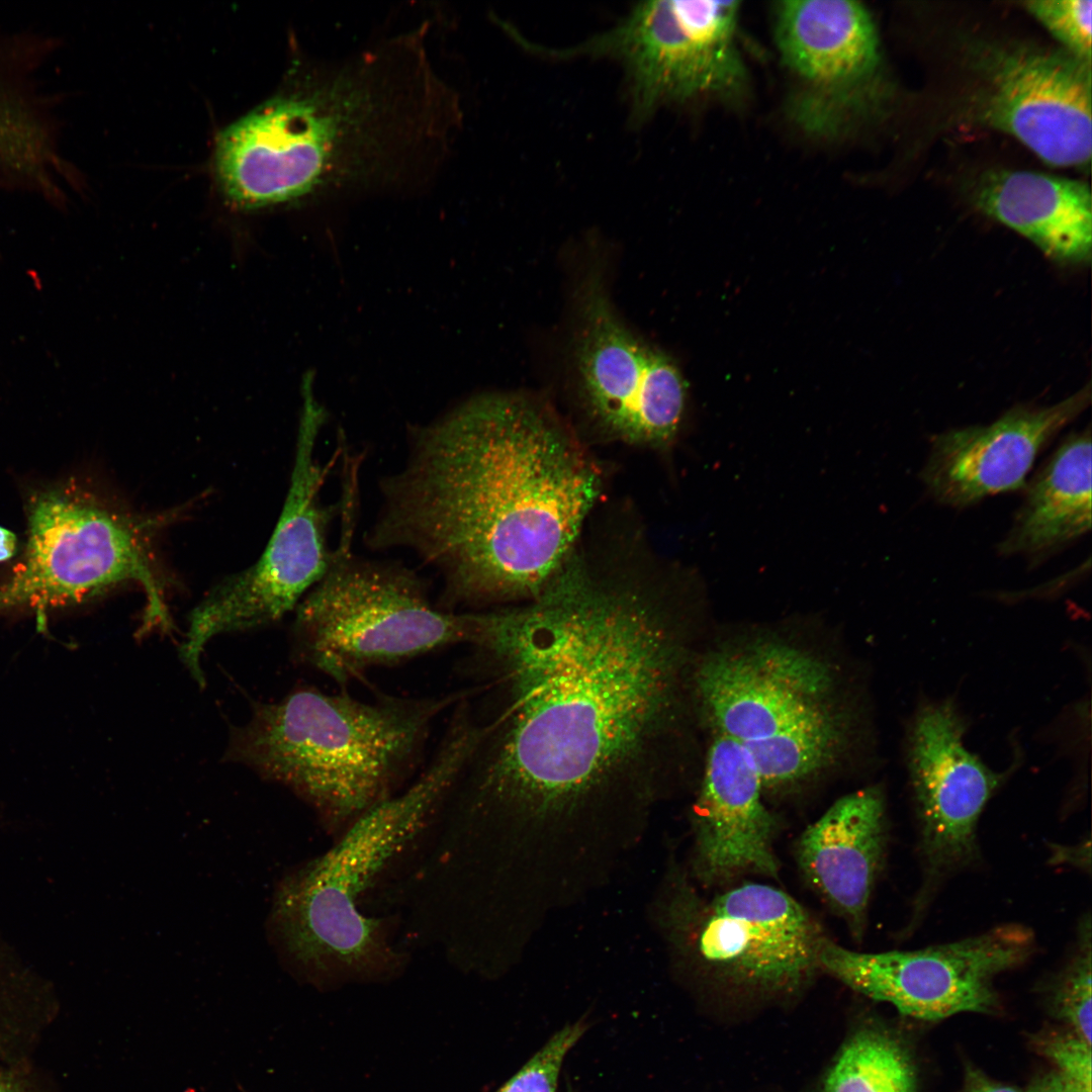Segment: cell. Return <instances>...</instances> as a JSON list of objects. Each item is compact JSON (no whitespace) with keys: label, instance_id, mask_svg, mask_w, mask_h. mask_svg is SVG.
<instances>
[{"label":"cell","instance_id":"19","mask_svg":"<svg viewBox=\"0 0 1092 1092\" xmlns=\"http://www.w3.org/2000/svg\"><path fill=\"white\" fill-rule=\"evenodd\" d=\"M888 837L885 795L872 786L836 800L796 844L803 877L857 940L864 934Z\"/></svg>","mask_w":1092,"mask_h":1092},{"label":"cell","instance_id":"30","mask_svg":"<svg viewBox=\"0 0 1092 1092\" xmlns=\"http://www.w3.org/2000/svg\"><path fill=\"white\" fill-rule=\"evenodd\" d=\"M1026 1092H1082L1057 1071L1038 1077Z\"/></svg>","mask_w":1092,"mask_h":1092},{"label":"cell","instance_id":"27","mask_svg":"<svg viewBox=\"0 0 1092 1092\" xmlns=\"http://www.w3.org/2000/svg\"><path fill=\"white\" fill-rule=\"evenodd\" d=\"M1034 1044L1059 1074L1082 1092H1091V1044L1071 1029L1037 1034Z\"/></svg>","mask_w":1092,"mask_h":1092},{"label":"cell","instance_id":"21","mask_svg":"<svg viewBox=\"0 0 1092 1092\" xmlns=\"http://www.w3.org/2000/svg\"><path fill=\"white\" fill-rule=\"evenodd\" d=\"M1091 432L1074 433L1026 484L1024 499L998 550L1033 561L1091 529Z\"/></svg>","mask_w":1092,"mask_h":1092},{"label":"cell","instance_id":"32","mask_svg":"<svg viewBox=\"0 0 1092 1092\" xmlns=\"http://www.w3.org/2000/svg\"><path fill=\"white\" fill-rule=\"evenodd\" d=\"M0 1092H12V1091L0 1081Z\"/></svg>","mask_w":1092,"mask_h":1092},{"label":"cell","instance_id":"15","mask_svg":"<svg viewBox=\"0 0 1092 1092\" xmlns=\"http://www.w3.org/2000/svg\"><path fill=\"white\" fill-rule=\"evenodd\" d=\"M965 731V720L947 701L922 704L907 729L906 765L922 866L907 932L922 919L940 885L978 859L979 819L1007 778L967 749Z\"/></svg>","mask_w":1092,"mask_h":1092},{"label":"cell","instance_id":"23","mask_svg":"<svg viewBox=\"0 0 1092 1092\" xmlns=\"http://www.w3.org/2000/svg\"><path fill=\"white\" fill-rule=\"evenodd\" d=\"M823 1092H917L915 1068L898 1039L862 1030L842 1049Z\"/></svg>","mask_w":1092,"mask_h":1092},{"label":"cell","instance_id":"18","mask_svg":"<svg viewBox=\"0 0 1092 1092\" xmlns=\"http://www.w3.org/2000/svg\"><path fill=\"white\" fill-rule=\"evenodd\" d=\"M762 791L744 746L718 733L707 752L692 816V871L703 886L751 874L778 877L777 821Z\"/></svg>","mask_w":1092,"mask_h":1092},{"label":"cell","instance_id":"29","mask_svg":"<svg viewBox=\"0 0 1092 1092\" xmlns=\"http://www.w3.org/2000/svg\"><path fill=\"white\" fill-rule=\"evenodd\" d=\"M963 1092H1022L1016 1087L997 1082L973 1065L965 1069Z\"/></svg>","mask_w":1092,"mask_h":1092},{"label":"cell","instance_id":"22","mask_svg":"<svg viewBox=\"0 0 1092 1092\" xmlns=\"http://www.w3.org/2000/svg\"><path fill=\"white\" fill-rule=\"evenodd\" d=\"M847 722L832 709L769 737L741 743L764 789L787 788L830 766L847 741Z\"/></svg>","mask_w":1092,"mask_h":1092},{"label":"cell","instance_id":"5","mask_svg":"<svg viewBox=\"0 0 1092 1092\" xmlns=\"http://www.w3.org/2000/svg\"><path fill=\"white\" fill-rule=\"evenodd\" d=\"M343 485L341 536L332 562L296 607L297 658L346 686L371 668L465 644L468 612L440 609L412 569L352 552L357 483L345 479Z\"/></svg>","mask_w":1092,"mask_h":1092},{"label":"cell","instance_id":"12","mask_svg":"<svg viewBox=\"0 0 1092 1092\" xmlns=\"http://www.w3.org/2000/svg\"><path fill=\"white\" fill-rule=\"evenodd\" d=\"M1035 949L1031 930L1008 923L915 950L859 952L828 939L819 963L821 971L903 1015L938 1020L994 1011V979L1027 963Z\"/></svg>","mask_w":1092,"mask_h":1092},{"label":"cell","instance_id":"31","mask_svg":"<svg viewBox=\"0 0 1092 1092\" xmlns=\"http://www.w3.org/2000/svg\"><path fill=\"white\" fill-rule=\"evenodd\" d=\"M17 536L11 530L0 526V562L11 559L17 552Z\"/></svg>","mask_w":1092,"mask_h":1092},{"label":"cell","instance_id":"16","mask_svg":"<svg viewBox=\"0 0 1092 1092\" xmlns=\"http://www.w3.org/2000/svg\"><path fill=\"white\" fill-rule=\"evenodd\" d=\"M692 679L693 693L718 733L740 743L834 709L829 666L781 641L714 652L697 665Z\"/></svg>","mask_w":1092,"mask_h":1092},{"label":"cell","instance_id":"14","mask_svg":"<svg viewBox=\"0 0 1092 1092\" xmlns=\"http://www.w3.org/2000/svg\"><path fill=\"white\" fill-rule=\"evenodd\" d=\"M965 103L972 122L1011 134L1043 162L1089 165L1091 64L1068 52L1019 43L975 48Z\"/></svg>","mask_w":1092,"mask_h":1092},{"label":"cell","instance_id":"10","mask_svg":"<svg viewBox=\"0 0 1092 1092\" xmlns=\"http://www.w3.org/2000/svg\"><path fill=\"white\" fill-rule=\"evenodd\" d=\"M737 1L657 0L639 3L615 27L554 58L612 57L631 83L633 111L646 117L659 104L727 95L745 81L736 47Z\"/></svg>","mask_w":1092,"mask_h":1092},{"label":"cell","instance_id":"8","mask_svg":"<svg viewBox=\"0 0 1092 1092\" xmlns=\"http://www.w3.org/2000/svg\"><path fill=\"white\" fill-rule=\"evenodd\" d=\"M359 142L352 106L326 83L312 80L225 128L217 140L215 170L234 206L256 209L345 181Z\"/></svg>","mask_w":1092,"mask_h":1092},{"label":"cell","instance_id":"26","mask_svg":"<svg viewBox=\"0 0 1092 1092\" xmlns=\"http://www.w3.org/2000/svg\"><path fill=\"white\" fill-rule=\"evenodd\" d=\"M585 1028L577 1021L556 1031L496 1092H557L563 1062Z\"/></svg>","mask_w":1092,"mask_h":1092},{"label":"cell","instance_id":"11","mask_svg":"<svg viewBox=\"0 0 1092 1092\" xmlns=\"http://www.w3.org/2000/svg\"><path fill=\"white\" fill-rule=\"evenodd\" d=\"M573 360L590 419L615 438L668 449L687 410V385L663 350L629 329L598 275L578 290Z\"/></svg>","mask_w":1092,"mask_h":1092},{"label":"cell","instance_id":"4","mask_svg":"<svg viewBox=\"0 0 1092 1092\" xmlns=\"http://www.w3.org/2000/svg\"><path fill=\"white\" fill-rule=\"evenodd\" d=\"M471 693L367 702L316 689L259 704L231 735L228 758L303 800L339 836L402 790L439 716Z\"/></svg>","mask_w":1092,"mask_h":1092},{"label":"cell","instance_id":"28","mask_svg":"<svg viewBox=\"0 0 1092 1092\" xmlns=\"http://www.w3.org/2000/svg\"><path fill=\"white\" fill-rule=\"evenodd\" d=\"M1050 863L1068 864L1080 869L1087 874L1091 872V841L1090 838L1080 841L1076 845H1063L1050 843Z\"/></svg>","mask_w":1092,"mask_h":1092},{"label":"cell","instance_id":"17","mask_svg":"<svg viewBox=\"0 0 1092 1092\" xmlns=\"http://www.w3.org/2000/svg\"><path fill=\"white\" fill-rule=\"evenodd\" d=\"M1090 400L1088 384L1052 405H1017L987 426L938 434L931 442L922 480L938 502L953 508L1019 489L1044 445Z\"/></svg>","mask_w":1092,"mask_h":1092},{"label":"cell","instance_id":"20","mask_svg":"<svg viewBox=\"0 0 1092 1092\" xmlns=\"http://www.w3.org/2000/svg\"><path fill=\"white\" fill-rule=\"evenodd\" d=\"M973 202L1061 264L1091 260L1090 187L1078 180L1029 171L987 172L976 183Z\"/></svg>","mask_w":1092,"mask_h":1092},{"label":"cell","instance_id":"2","mask_svg":"<svg viewBox=\"0 0 1092 1092\" xmlns=\"http://www.w3.org/2000/svg\"><path fill=\"white\" fill-rule=\"evenodd\" d=\"M410 431L403 466L380 480L366 545L408 550L433 568L448 612L536 599L599 494L574 438L518 393L475 397Z\"/></svg>","mask_w":1092,"mask_h":1092},{"label":"cell","instance_id":"25","mask_svg":"<svg viewBox=\"0 0 1092 1092\" xmlns=\"http://www.w3.org/2000/svg\"><path fill=\"white\" fill-rule=\"evenodd\" d=\"M1075 58L1091 64V0H1035L1023 3Z\"/></svg>","mask_w":1092,"mask_h":1092},{"label":"cell","instance_id":"13","mask_svg":"<svg viewBox=\"0 0 1092 1092\" xmlns=\"http://www.w3.org/2000/svg\"><path fill=\"white\" fill-rule=\"evenodd\" d=\"M775 10L777 47L793 79V121L830 138L875 112L883 96L882 58L869 10L847 0L782 1Z\"/></svg>","mask_w":1092,"mask_h":1092},{"label":"cell","instance_id":"6","mask_svg":"<svg viewBox=\"0 0 1092 1092\" xmlns=\"http://www.w3.org/2000/svg\"><path fill=\"white\" fill-rule=\"evenodd\" d=\"M649 916L677 970L763 990H791L810 979L829 939L781 889L743 883L707 897L673 860Z\"/></svg>","mask_w":1092,"mask_h":1092},{"label":"cell","instance_id":"7","mask_svg":"<svg viewBox=\"0 0 1092 1092\" xmlns=\"http://www.w3.org/2000/svg\"><path fill=\"white\" fill-rule=\"evenodd\" d=\"M21 562L0 586V613L82 603L117 585L139 583L148 607L144 629L171 627L147 533L136 519L83 489L57 486L30 497Z\"/></svg>","mask_w":1092,"mask_h":1092},{"label":"cell","instance_id":"24","mask_svg":"<svg viewBox=\"0 0 1092 1092\" xmlns=\"http://www.w3.org/2000/svg\"><path fill=\"white\" fill-rule=\"evenodd\" d=\"M1092 929L1090 914L1077 928L1075 945L1049 987L1053 1013L1091 1044Z\"/></svg>","mask_w":1092,"mask_h":1092},{"label":"cell","instance_id":"1","mask_svg":"<svg viewBox=\"0 0 1092 1092\" xmlns=\"http://www.w3.org/2000/svg\"><path fill=\"white\" fill-rule=\"evenodd\" d=\"M688 592L571 557L534 600L471 612L480 737L442 812L473 868L558 890L617 871L675 768Z\"/></svg>","mask_w":1092,"mask_h":1092},{"label":"cell","instance_id":"9","mask_svg":"<svg viewBox=\"0 0 1092 1092\" xmlns=\"http://www.w3.org/2000/svg\"><path fill=\"white\" fill-rule=\"evenodd\" d=\"M323 419L301 415L294 464L279 520L255 564L218 583L189 616L179 654L190 672L201 670L206 643L216 635L280 620L327 572L334 550L328 530L335 506H324L321 489L335 457L323 466L315 457Z\"/></svg>","mask_w":1092,"mask_h":1092},{"label":"cell","instance_id":"3","mask_svg":"<svg viewBox=\"0 0 1092 1092\" xmlns=\"http://www.w3.org/2000/svg\"><path fill=\"white\" fill-rule=\"evenodd\" d=\"M466 761L443 740L428 766L400 792L358 818L322 855L278 884L268 934L281 962L315 981L387 977L408 963L393 916L367 901L422 842Z\"/></svg>","mask_w":1092,"mask_h":1092}]
</instances>
